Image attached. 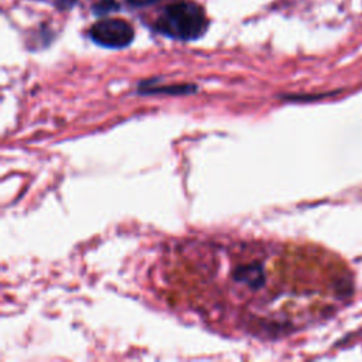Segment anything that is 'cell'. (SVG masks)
I'll return each instance as SVG.
<instances>
[{
  "instance_id": "obj_1",
  "label": "cell",
  "mask_w": 362,
  "mask_h": 362,
  "mask_svg": "<svg viewBox=\"0 0 362 362\" xmlns=\"http://www.w3.org/2000/svg\"><path fill=\"white\" fill-rule=\"evenodd\" d=\"M208 21L199 6L189 1H177L167 6L156 21V30L170 38L191 41L199 38Z\"/></svg>"
},
{
  "instance_id": "obj_2",
  "label": "cell",
  "mask_w": 362,
  "mask_h": 362,
  "mask_svg": "<svg viewBox=\"0 0 362 362\" xmlns=\"http://www.w3.org/2000/svg\"><path fill=\"white\" fill-rule=\"evenodd\" d=\"M90 38L106 48H124L133 38V27L120 18H105L95 23L89 31Z\"/></svg>"
},
{
  "instance_id": "obj_3",
  "label": "cell",
  "mask_w": 362,
  "mask_h": 362,
  "mask_svg": "<svg viewBox=\"0 0 362 362\" xmlns=\"http://www.w3.org/2000/svg\"><path fill=\"white\" fill-rule=\"evenodd\" d=\"M195 86L192 85H175V86H154V88H140V93H168V95H181L194 92Z\"/></svg>"
},
{
  "instance_id": "obj_4",
  "label": "cell",
  "mask_w": 362,
  "mask_h": 362,
  "mask_svg": "<svg viewBox=\"0 0 362 362\" xmlns=\"http://www.w3.org/2000/svg\"><path fill=\"white\" fill-rule=\"evenodd\" d=\"M112 8H116L115 0H109V3H99L96 7L98 13H106V10H112Z\"/></svg>"
},
{
  "instance_id": "obj_5",
  "label": "cell",
  "mask_w": 362,
  "mask_h": 362,
  "mask_svg": "<svg viewBox=\"0 0 362 362\" xmlns=\"http://www.w3.org/2000/svg\"><path fill=\"white\" fill-rule=\"evenodd\" d=\"M130 4H133V6H147V4H151V3H154V1H157V0H127Z\"/></svg>"
}]
</instances>
